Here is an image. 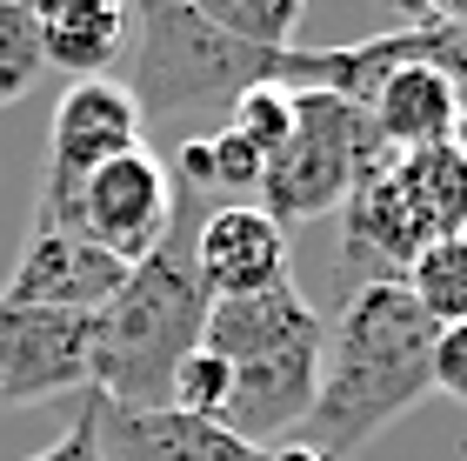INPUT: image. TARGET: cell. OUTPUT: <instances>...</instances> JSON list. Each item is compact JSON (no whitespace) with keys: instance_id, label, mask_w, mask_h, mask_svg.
<instances>
[{"instance_id":"6da1fadb","label":"cell","mask_w":467,"mask_h":461,"mask_svg":"<svg viewBox=\"0 0 467 461\" xmlns=\"http://www.w3.org/2000/svg\"><path fill=\"white\" fill-rule=\"evenodd\" d=\"M428 354L434 321L408 301L400 281L354 288L341 321L327 328L321 388H314L307 422L294 428V448L314 461H354L380 428H394L420 394H428Z\"/></svg>"},{"instance_id":"7a4b0ae2","label":"cell","mask_w":467,"mask_h":461,"mask_svg":"<svg viewBox=\"0 0 467 461\" xmlns=\"http://www.w3.org/2000/svg\"><path fill=\"white\" fill-rule=\"evenodd\" d=\"M187 194V187H181ZM194 194L181 201V221L167 227V241L154 255H140L127 267V281L114 288L108 308H94L88 328V394L134 414L167 408L174 368L201 348L207 328V288L194 275Z\"/></svg>"},{"instance_id":"3957f363","label":"cell","mask_w":467,"mask_h":461,"mask_svg":"<svg viewBox=\"0 0 467 461\" xmlns=\"http://www.w3.org/2000/svg\"><path fill=\"white\" fill-rule=\"evenodd\" d=\"M134 14V94L140 120L187 128L181 141L214 134L227 108L254 88H287V47H254V40L214 27L187 0H127Z\"/></svg>"},{"instance_id":"277c9868","label":"cell","mask_w":467,"mask_h":461,"mask_svg":"<svg viewBox=\"0 0 467 461\" xmlns=\"http://www.w3.org/2000/svg\"><path fill=\"white\" fill-rule=\"evenodd\" d=\"M380 161H388V148H380V134H374L360 100L327 94V88H301L294 94V128L267 154L254 194H261V207L281 227H294V221L334 215L348 201V187Z\"/></svg>"},{"instance_id":"5b68a950","label":"cell","mask_w":467,"mask_h":461,"mask_svg":"<svg viewBox=\"0 0 467 461\" xmlns=\"http://www.w3.org/2000/svg\"><path fill=\"white\" fill-rule=\"evenodd\" d=\"M147 141V120L127 94V80H67L47 120V174H40V215L34 227H74V194L80 181L100 174L108 161L134 154Z\"/></svg>"},{"instance_id":"8992f818","label":"cell","mask_w":467,"mask_h":461,"mask_svg":"<svg viewBox=\"0 0 467 461\" xmlns=\"http://www.w3.org/2000/svg\"><path fill=\"white\" fill-rule=\"evenodd\" d=\"M181 187L174 174H167V161L161 154H120L108 161L100 174L80 181V194H74V235H88L100 255H114L120 267H134L140 255H154V247L167 241V227L181 221Z\"/></svg>"},{"instance_id":"52a82bcc","label":"cell","mask_w":467,"mask_h":461,"mask_svg":"<svg viewBox=\"0 0 467 461\" xmlns=\"http://www.w3.org/2000/svg\"><path fill=\"white\" fill-rule=\"evenodd\" d=\"M321 354H327V334H301V341H287V348L234 361L221 428L254 442V448L294 442V428H301L307 408H314V388H321Z\"/></svg>"},{"instance_id":"ba28073f","label":"cell","mask_w":467,"mask_h":461,"mask_svg":"<svg viewBox=\"0 0 467 461\" xmlns=\"http://www.w3.org/2000/svg\"><path fill=\"white\" fill-rule=\"evenodd\" d=\"M88 328L94 314L0 301V408H27L47 394H88Z\"/></svg>"},{"instance_id":"9c48e42d","label":"cell","mask_w":467,"mask_h":461,"mask_svg":"<svg viewBox=\"0 0 467 461\" xmlns=\"http://www.w3.org/2000/svg\"><path fill=\"white\" fill-rule=\"evenodd\" d=\"M88 414H94L100 461H314L294 442L254 448L241 435H227L221 422H194V414H181V408L134 414V408H114V402H100V394H88Z\"/></svg>"},{"instance_id":"30bf717a","label":"cell","mask_w":467,"mask_h":461,"mask_svg":"<svg viewBox=\"0 0 467 461\" xmlns=\"http://www.w3.org/2000/svg\"><path fill=\"white\" fill-rule=\"evenodd\" d=\"M428 247V235L414 227L408 201H400V181H394V154L368 167L348 201H341V255H334V281L354 288H380V281H400L408 261Z\"/></svg>"},{"instance_id":"8fae6325","label":"cell","mask_w":467,"mask_h":461,"mask_svg":"<svg viewBox=\"0 0 467 461\" xmlns=\"http://www.w3.org/2000/svg\"><path fill=\"white\" fill-rule=\"evenodd\" d=\"M194 275L207 288V301H234V295H261V288L294 281L287 227L254 201H221L194 227Z\"/></svg>"},{"instance_id":"7c38bea8","label":"cell","mask_w":467,"mask_h":461,"mask_svg":"<svg viewBox=\"0 0 467 461\" xmlns=\"http://www.w3.org/2000/svg\"><path fill=\"white\" fill-rule=\"evenodd\" d=\"M120 281H127V267L114 255H100L88 235H74V227H34L7 288H0V301L54 308V314H94V308L114 301Z\"/></svg>"},{"instance_id":"4fadbf2b","label":"cell","mask_w":467,"mask_h":461,"mask_svg":"<svg viewBox=\"0 0 467 461\" xmlns=\"http://www.w3.org/2000/svg\"><path fill=\"white\" fill-rule=\"evenodd\" d=\"M368 120L388 154L441 148V141H461V128H467V88L434 60H408L368 94Z\"/></svg>"},{"instance_id":"5bb4252c","label":"cell","mask_w":467,"mask_h":461,"mask_svg":"<svg viewBox=\"0 0 467 461\" xmlns=\"http://www.w3.org/2000/svg\"><path fill=\"white\" fill-rule=\"evenodd\" d=\"M27 14H34L40 60L60 68L67 80H100L134 34L127 0H27Z\"/></svg>"},{"instance_id":"9a60e30c","label":"cell","mask_w":467,"mask_h":461,"mask_svg":"<svg viewBox=\"0 0 467 461\" xmlns=\"http://www.w3.org/2000/svg\"><path fill=\"white\" fill-rule=\"evenodd\" d=\"M301 334H327L321 308H314L294 281L281 288H261V295H234V301H207V328H201V348L221 354V361H254L267 348H287Z\"/></svg>"},{"instance_id":"2e32d148","label":"cell","mask_w":467,"mask_h":461,"mask_svg":"<svg viewBox=\"0 0 467 461\" xmlns=\"http://www.w3.org/2000/svg\"><path fill=\"white\" fill-rule=\"evenodd\" d=\"M394 181H400V201H408V215L428 241L467 235V141L394 154Z\"/></svg>"},{"instance_id":"e0dca14e","label":"cell","mask_w":467,"mask_h":461,"mask_svg":"<svg viewBox=\"0 0 467 461\" xmlns=\"http://www.w3.org/2000/svg\"><path fill=\"white\" fill-rule=\"evenodd\" d=\"M400 288H408V301H414L420 314H428L434 328L467 321V235L428 241V247H420V255L408 261Z\"/></svg>"},{"instance_id":"ac0fdd59","label":"cell","mask_w":467,"mask_h":461,"mask_svg":"<svg viewBox=\"0 0 467 461\" xmlns=\"http://www.w3.org/2000/svg\"><path fill=\"white\" fill-rule=\"evenodd\" d=\"M194 7L214 27L254 40V47H294V27H301L307 0H194Z\"/></svg>"},{"instance_id":"d6986e66","label":"cell","mask_w":467,"mask_h":461,"mask_svg":"<svg viewBox=\"0 0 467 461\" xmlns=\"http://www.w3.org/2000/svg\"><path fill=\"white\" fill-rule=\"evenodd\" d=\"M40 40H34V14L27 0H0V108L27 100V88L40 80Z\"/></svg>"},{"instance_id":"ffe728a7","label":"cell","mask_w":467,"mask_h":461,"mask_svg":"<svg viewBox=\"0 0 467 461\" xmlns=\"http://www.w3.org/2000/svg\"><path fill=\"white\" fill-rule=\"evenodd\" d=\"M227 128L267 161V154L287 141V128H294V94H287V88H254V94H241V100L227 108Z\"/></svg>"},{"instance_id":"44dd1931","label":"cell","mask_w":467,"mask_h":461,"mask_svg":"<svg viewBox=\"0 0 467 461\" xmlns=\"http://www.w3.org/2000/svg\"><path fill=\"white\" fill-rule=\"evenodd\" d=\"M167 408L194 414V422H221V408H227V361H221V354H207V348L187 354V361L174 368Z\"/></svg>"},{"instance_id":"7402d4cb","label":"cell","mask_w":467,"mask_h":461,"mask_svg":"<svg viewBox=\"0 0 467 461\" xmlns=\"http://www.w3.org/2000/svg\"><path fill=\"white\" fill-rule=\"evenodd\" d=\"M428 382L448 394V402H467V321L434 328V354H428Z\"/></svg>"},{"instance_id":"603a6c76","label":"cell","mask_w":467,"mask_h":461,"mask_svg":"<svg viewBox=\"0 0 467 461\" xmlns=\"http://www.w3.org/2000/svg\"><path fill=\"white\" fill-rule=\"evenodd\" d=\"M27 461H100V442H94V414H88V394H80V408H74V422L67 435H60L54 448H40Z\"/></svg>"},{"instance_id":"cb8c5ba5","label":"cell","mask_w":467,"mask_h":461,"mask_svg":"<svg viewBox=\"0 0 467 461\" xmlns=\"http://www.w3.org/2000/svg\"><path fill=\"white\" fill-rule=\"evenodd\" d=\"M187 7H194V0H187Z\"/></svg>"}]
</instances>
